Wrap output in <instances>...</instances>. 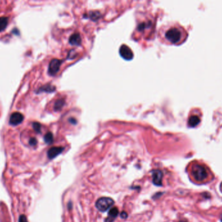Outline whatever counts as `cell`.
Wrapping results in <instances>:
<instances>
[{"instance_id":"obj_12","label":"cell","mask_w":222,"mask_h":222,"mask_svg":"<svg viewBox=\"0 0 222 222\" xmlns=\"http://www.w3.org/2000/svg\"><path fill=\"white\" fill-rule=\"evenodd\" d=\"M8 24V18L5 16L0 17V32L4 30Z\"/></svg>"},{"instance_id":"obj_14","label":"cell","mask_w":222,"mask_h":222,"mask_svg":"<svg viewBox=\"0 0 222 222\" xmlns=\"http://www.w3.org/2000/svg\"><path fill=\"white\" fill-rule=\"evenodd\" d=\"M44 141L47 144H50L53 142V134L51 132H48L44 135Z\"/></svg>"},{"instance_id":"obj_16","label":"cell","mask_w":222,"mask_h":222,"mask_svg":"<svg viewBox=\"0 0 222 222\" xmlns=\"http://www.w3.org/2000/svg\"><path fill=\"white\" fill-rule=\"evenodd\" d=\"M33 128L35 129V130L36 132H38V133H40V132L41 125H40V123L36 122H33Z\"/></svg>"},{"instance_id":"obj_1","label":"cell","mask_w":222,"mask_h":222,"mask_svg":"<svg viewBox=\"0 0 222 222\" xmlns=\"http://www.w3.org/2000/svg\"><path fill=\"white\" fill-rule=\"evenodd\" d=\"M165 38L171 44H179L186 38V32L181 27L172 26L166 32Z\"/></svg>"},{"instance_id":"obj_7","label":"cell","mask_w":222,"mask_h":222,"mask_svg":"<svg viewBox=\"0 0 222 222\" xmlns=\"http://www.w3.org/2000/svg\"><path fill=\"white\" fill-rule=\"evenodd\" d=\"M153 177V183L156 185V186H162V179L163 177V173L160 170H154L152 173Z\"/></svg>"},{"instance_id":"obj_9","label":"cell","mask_w":222,"mask_h":222,"mask_svg":"<svg viewBox=\"0 0 222 222\" xmlns=\"http://www.w3.org/2000/svg\"><path fill=\"white\" fill-rule=\"evenodd\" d=\"M118 209L114 207L110 210L108 214V217L105 220V222H113L118 214Z\"/></svg>"},{"instance_id":"obj_4","label":"cell","mask_w":222,"mask_h":222,"mask_svg":"<svg viewBox=\"0 0 222 222\" xmlns=\"http://www.w3.org/2000/svg\"><path fill=\"white\" fill-rule=\"evenodd\" d=\"M62 61L57 59H53L51 61L49 65V73L51 75H55L59 70L60 66L61 65Z\"/></svg>"},{"instance_id":"obj_19","label":"cell","mask_w":222,"mask_h":222,"mask_svg":"<svg viewBox=\"0 0 222 222\" xmlns=\"http://www.w3.org/2000/svg\"><path fill=\"white\" fill-rule=\"evenodd\" d=\"M120 216H121V218H122L123 219H125L127 217V213L125 212H122L121 213Z\"/></svg>"},{"instance_id":"obj_18","label":"cell","mask_w":222,"mask_h":222,"mask_svg":"<svg viewBox=\"0 0 222 222\" xmlns=\"http://www.w3.org/2000/svg\"><path fill=\"white\" fill-rule=\"evenodd\" d=\"M19 222H28L27 217L25 215H22L19 218Z\"/></svg>"},{"instance_id":"obj_13","label":"cell","mask_w":222,"mask_h":222,"mask_svg":"<svg viewBox=\"0 0 222 222\" xmlns=\"http://www.w3.org/2000/svg\"><path fill=\"white\" fill-rule=\"evenodd\" d=\"M64 100L63 99H59L55 102L54 105V109L55 111L60 110L64 106Z\"/></svg>"},{"instance_id":"obj_15","label":"cell","mask_w":222,"mask_h":222,"mask_svg":"<svg viewBox=\"0 0 222 222\" xmlns=\"http://www.w3.org/2000/svg\"><path fill=\"white\" fill-rule=\"evenodd\" d=\"M54 90H55L54 87H53L52 85H44V87H42L40 89V91H47V92H51V91H53Z\"/></svg>"},{"instance_id":"obj_11","label":"cell","mask_w":222,"mask_h":222,"mask_svg":"<svg viewBox=\"0 0 222 222\" xmlns=\"http://www.w3.org/2000/svg\"><path fill=\"white\" fill-rule=\"evenodd\" d=\"M201 121L200 117L198 115H192L190 116V117L188 119V125L190 127H195L197 125L199 124Z\"/></svg>"},{"instance_id":"obj_8","label":"cell","mask_w":222,"mask_h":222,"mask_svg":"<svg viewBox=\"0 0 222 222\" xmlns=\"http://www.w3.org/2000/svg\"><path fill=\"white\" fill-rule=\"evenodd\" d=\"M64 148L61 147H53L47 151V156L49 159H53L63 151Z\"/></svg>"},{"instance_id":"obj_17","label":"cell","mask_w":222,"mask_h":222,"mask_svg":"<svg viewBox=\"0 0 222 222\" xmlns=\"http://www.w3.org/2000/svg\"><path fill=\"white\" fill-rule=\"evenodd\" d=\"M29 143L31 146H35L37 144V140H36V138H32L30 139Z\"/></svg>"},{"instance_id":"obj_10","label":"cell","mask_w":222,"mask_h":222,"mask_svg":"<svg viewBox=\"0 0 222 222\" xmlns=\"http://www.w3.org/2000/svg\"><path fill=\"white\" fill-rule=\"evenodd\" d=\"M69 42L71 45L78 46L81 44V38L79 33H74L70 37Z\"/></svg>"},{"instance_id":"obj_3","label":"cell","mask_w":222,"mask_h":222,"mask_svg":"<svg viewBox=\"0 0 222 222\" xmlns=\"http://www.w3.org/2000/svg\"><path fill=\"white\" fill-rule=\"evenodd\" d=\"M114 204V202L113 199L110 198V197H103L97 201L96 203V207L100 211L105 212Z\"/></svg>"},{"instance_id":"obj_20","label":"cell","mask_w":222,"mask_h":222,"mask_svg":"<svg viewBox=\"0 0 222 222\" xmlns=\"http://www.w3.org/2000/svg\"><path fill=\"white\" fill-rule=\"evenodd\" d=\"M179 222H187V221H179Z\"/></svg>"},{"instance_id":"obj_5","label":"cell","mask_w":222,"mask_h":222,"mask_svg":"<svg viewBox=\"0 0 222 222\" xmlns=\"http://www.w3.org/2000/svg\"><path fill=\"white\" fill-rule=\"evenodd\" d=\"M120 53L121 56L125 59L131 60L133 58V53L129 46L123 45L120 48Z\"/></svg>"},{"instance_id":"obj_6","label":"cell","mask_w":222,"mask_h":222,"mask_svg":"<svg viewBox=\"0 0 222 222\" xmlns=\"http://www.w3.org/2000/svg\"><path fill=\"white\" fill-rule=\"evenodd\" d=\"M24 117L23 115L19 113V112H14L12 113V115L10 117L9 119V123L11 125L16 126L20 124V123L23 121Z\"/></svg>"},{"instance_id":"obj_2","label":"cell","mask_w":222,"mask_h":222,"mask_svg":"<svg viewBox=\"0 0 222 222\" xmlns=\"http://www.w3.org/2000/svg\"><path fill=\"white\" fill-rule=\"evenodd\" d=\"M192 174L195 179L199 182L205 180L208 175L206 169L199 164H195L193 166Z\"/></svg>"},{"instance_id":"obj_21","label":"cell","mask_w":222,"mask_h":222,"mask_svg":"<svg viewBox=\"0 0 222 222\" xmlns=\"http://www.w3.org/2000/svg\"><path fill=\"white\" fill-rule=\"evenodd\" d=\"M221 222H222V219H221Z\"/></svg>"}]
</instances>
